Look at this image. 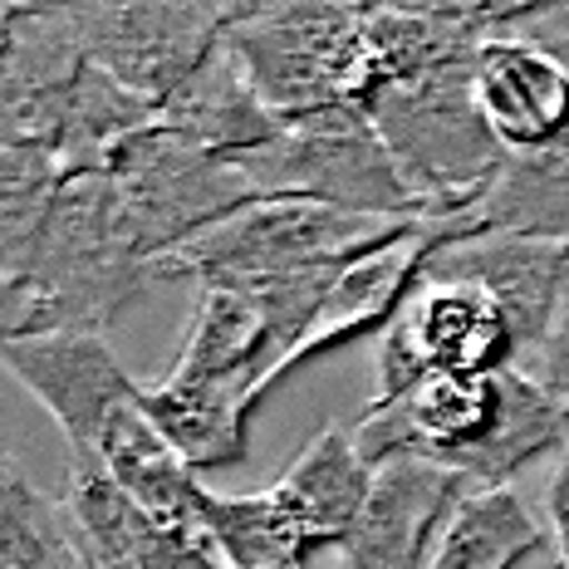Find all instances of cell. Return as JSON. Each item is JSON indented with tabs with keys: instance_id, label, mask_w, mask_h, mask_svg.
<instances>
[{
	"instance_id": "6da1fadb",
	"label": "cell",
	"mask_w": 569,
	"mask_h": 569,
	"mask_svg": "<svg viewBox=\"0 0 569 569\" xmlns=\"http://www.w3.org/2000/svg\"><path fill=\"white\" fill-rule=\"evenodd\" d=\"M477 54L393 79L363 103L427 221H452L477 207V197L511 158L481 118Z\"/></svg>"
},
{
	"instance_id": "7a4b0ae2",
	"label": "cell",
	"mask_w": 569,
	"mask_h": 569,
	"mask_svg": "<svg viewBox=\"0 0 569 569\" xmlns=\"http://www.w3.org/2000/svg\"><path fill=\"white\" fill-rule=\"evenodd\" d=\"M408 221L359 217V211H339L300 197H256L227 211L221 221H211V227H201L197 236H187L182 246L162 251L152 260V276H197L201 284H256L305 276V270H335L343 260L363 256L369 246L388 241Z\"/></svg>"
},
{
	"instance_id": "3957f363",
	"label": "cell",
	"mask_w": 569,
	"mask_h": 569,
	"mask_svg": "<svg viewBox=\"0 0 569 569\" xmlns=\"http://www.w3.org/2000/svg\"><path fill=\"white\" fill-rule=\"evenodd\" d=\"M152 280V260L128 227L113 172L64 182L26 270V284L50 310V329L103 335Z\"/></svg>"
},
{
	"instance_id": "277c9868",
	"label": "cell",
	"mask_w": 569,
	"mask_h": 569,
	"mask_svg": "<svg viewBox=\"0 0 569 569\" xmlns=\"http://www.w3.org/2000/svg\"><path fill=\"white\" fill-rule=\"evenodd\" d=\"M369 6L339 0H284V6H246L227 30V44L241 59L246 79L280 118L335 109V103H369Z\"/></svg>"
},
{
	"instance_id": "5b68a950",
	"label": "cell",
	"mask_w": 569,
	"mask_h": 569,
	"mask_svg": "<svg viewBox=\"0 0 569 569\" xmlns=\"http://www.w3.org/2000/svg\"><path fill=\"white\" fill-rule=\"evenodd\" d=\"M251 197H300L325 201L359 217L408 221L422 217L398 162L388 158L369 109L335 103V109L284 118L280 133L251 152H236Z\"/></svg>"
},
{
	"instance_id": "8992f818",
	"label": "cell",
	"mask_w": 569,
	"mask_h": 569,
	"mask_svg": "<svg viewBox=\"0 0 569 569\" xmlns=\"http://www.w3.org/2000/svg\"><path fill=\"white\" fill-rule=\"evenodd\" d=\"M506 369H516V335L491 290L422 266V280L378 339L369 402H388L437 373L486 378Z\"/></svg>"
},
{
	"instance_id": "52a82bcc",
	"label": "cell",
	"mask_w": 569,
	"mask_h": 569,
	"mask_svg": "<svg viewBox=\"0 0 569 569\" xmlns=\"http://www.w3.org/2000/svg\"><path fill=\"white\" fill-rule=\"evenodd\" d=\"M241 16L227 0H99L79 6V30L93 69L162 109Z\"/></svg>"
},
{
	"instance_id": "ba28073f",
	"label": "cell",
	"mask_w": 569,
	"mask_h": 569,
	"mask_svg": "<svg viewBox=\"0 0 569 569\" xmlns=\"http://www.w3.org/2000/svg\"><path fill=\"white\" fill-rule=\"evenodd\" d=\"M113 182H118V197H123L128 227H133L148 260L182 246L187 236L221 221L227 211L256 201L241 168H236V158L207 152L197 142L168 133V128L142 133L118 158Z\"/></svg>"
},
{
	"instance_id": "9c48e42d",
	"label": "cell",
	"mask_w": 569,
	"mask_h": 569,
	"mask_svg": "<svg viewBox=\"0 0 569 569\" xmlns=\"http://www.w3.org/2000/svg\"><path fill=\"white\" fill-rule=\"evenodd\" d=\"M0 369L54 418L74 467L99 461L103 427L142 388L113 359L109 339L84 335V329H34V335L6 339L0 343Z\"/></svg>"
},
{
	"instance_id": "30bf717a",
	"label": "cell",
	"mask_w": 569,
	"mask_h": 569,
	"mask_svg": "<svg viewBox=\"0 0 569 569\" xmlns=\"http://www.w3.org/2000/svg\"><path fill=\"white\" fill-rule=\"evenodd\" d=\"M79 6H20L10 50L0 59V148H50L84 79Z\"/></svg>"
},
{
	"instance_id": "8fae6325",
	"label": "cell",
	"mask_w": 569,
	"mask_h": 569,
	"mask_svg": "<svg viewBox=\"0 0 569 569\" xmlns=\"http://www.w3.org/2000/svg\"><path fill=\"white\" fill-rule=\"evenodd\" d=\"M477 491L452 467L427 457H393L373 467V491L353 536L343 540V569H427L457 506Z\"/></svg>"
},
{
	"instance_id": "7c38bea8",
	"label": "cell",
	"mask_w": 569,
	"mask_h": 569,
	"mask_svg": "<svg viewBox=\"0 0 569 569\" xmlns=\"http://www.w3.org/2000/svg\"><path fill=\"white\" fill-rule=\"evenodd\" d=\"M437 246H442V227L418 217V221H408V227H398L388 241L369 246L363 256L343 260L335 270V280H329L325 300H319L310 329H305V339L295 343L290 359H284V373L300 369L315 353L335 349V343H349V339L369 335V329L393 325V315L412 295V284L422 280V266Z\"/></svg>"
},
{
	"instance_id": "4fadbf2b",
	"label": "cell",
	"mask_w": 569,
	"mask_h": 569,
	"mask_svg": "<svg viewBox=\"0 0 569 569\" xmlns=\"http://www.w3.org/2000/svg\"><path fill=\"white\" fill-rule=\"evenodd\" d=\"M427 266L486 284L516 335V369L526 373L536 363V353L545 349V335L555 325V310H560V290L569 276V246L516 241V236L442 241L427 256Z\"/></svg>"
},
{
	"instance_id": "5bb4252c",
	"label": "cell",
	"mask_w": 569,
	"mask_h": 569,
	"mask_svg": "<svg viewBox=\"0 0 569 569\" xmlns=\"http://www.w3.org/2000/svg\"><path fill=\"white\" fill-rule=\"evenodd\" d=\"M477 103L506 152H536L569 133V69L516 34H491L477 54Z\"/></svg>"
},
{
	"instance_id": "9a60e30c",
	"label": "cell",
	"mask_w": 569,
	"mask_h": 569,
	"mask_svg": "<svg viewBox=\"0 0 569 569\" xmlns=\"http://www.w3.org/2000/svg\"><path fill=\"white\" fill-rule=\"evenodd\" d=\"M99 467L113 477L118 491L133 501V511L148 520L152 530H201V511H207V486L172 442L158 432V422L142 412V402H123L109 418L99 442Z\"/></svg>"
},
{
	"instance_id": "2e32d148",
	"label": "cell",
	"mask_w": 569,
	"mask_h": 569,
	"mask_svg": "<svg viewBox=\"0 0 569 569\" xmlns=\"http://www.w3.org/2000/svg\"><path fill=\"white\" fill-rule=\"evenodd\" d=\"M437 227H442V241L516 236V241L569 246V133L550 148L511 152L496 182L477 197V207Z\"/></svg>"
},
{
	"instance_id": "e0dca14e",
	"label": "cell",
	"mask_w": 569,
	"mask_h": 569,
	"mask_svg": "<svg viewBox=\"0 0 569 569\" xmlns=\"http://www.w3.org/2000/svg\"><path fill=\"white\" fill-rule=\"evenodd\" d=\"M276 359L280 353L266 305L241 284H201L192 329H187V343L168 378H182V383H246L260 402L270 393Z\"/></svg>"
},
{
	"instance_id": "ac0fdd59",
	"label": "cell",
	"mask_w": 569,
	"mask_h": 569,
	"mask_svg": "<svg viewBox=\"0 0 569 569\" xmlns=\"http://www.w3.org/2000/svg\"><path fill=\"white\" fill-rule=\"evenodd\" d=\"M280 496V506L295 516V526L305 530L310 545H339L353 536L363 506L373 491V467L359 452L353 422H325L310 442L300 447V457L280 471V481L270 486Z\"/></svg>"
},
{
	"instance_id": "d6986e66",
	"label": "cell",
	"mask_w": 569,
	"mask_h": 569,
	"mask_svg": "<svg viewBox=\"0 0 569 569\" xmlns=\"http://www.w3.org/2000/svg\"><path fill=\"white\" fill-rule=\"evenodd\" d=\"M158 113H162L168 133L197 142V148H207V152H221V158L251 152L280 133V118L266 109V99H260L256 84L246 79L241 59H236L227 40L182 79V89H177Z\"/></svg>"
},
{
	"instance_id": "ffe728a7",
	"label": "cell",
	"mask_w": 569,
	"mask_h": 569,
	"mask_svg": "<svg viewBox=\"0 0 569 569\" xmlns=\"http://www.w3.org/2000/svg\"><path fill=\"white\" fill-rule=\"evenodd\" d=\"M138 402L192 471H217L246 457V422L256 412V393L246 383L162 378L138 388Z\"/></svg>"
},
{
	"instance_id": "44dd1931",
	"label": "cell",
	"mask_w": 569,
	"mask_h": 569,
	"mask_svg": "<svg viewBox=\"0 0 569 569\" xmlns=\"http://www.w3.org/2000/svg\"><path fill=\"white\" fill-rule=\"evenodd\" d=\"M152 128H162L158 103H148L142 93L123 89L118 79H109L103 69L89 64L84 79L74 84L64 123H59L54 162H59V172H64V182L113 172L118 158H123L142 133H152Z\"/></svg>"
},
{
	"instance_id": "7402d4cb",
	"label": "cell",
	"mask_w": 569,
	"mask_h": 569,
	"mask_svg": "<svg viewBox=\"0 0 569 569\" xmlns=\"http://www.w3.org/2000/svg\"><path fill=\"white\" fill-rule=\"evenodd\" d=\"M540 540L545 526L511 486H477L447 520L427 569H516L540 550Z\"/></svg>"
},
{
	"instance_id": "603a6c76",
	"label": "cell",
	"mask_w": 569,
	"mask_h": 569,
	"mask_svg": "<svg viewBox=\"0 0 569 569\" xmlns=\"http://www.w3.org/2000/svg\"><path fill=\"white\" fill-rule=\"evenodd\" d=\"M201 536L217 545L227 569H305L315 550L270 486L246 496L211 491L201 511Z\"/></svg>"
},
{
	"instance_id": "cb8c5ba5",
	"label": "cell",
	"mask_w": 569,
	"mask_h": 569,
	"mask_svg": "<svg viewBox=\"0 0 569 569\" xmlns=\"http://www.w3.org/2000/svg\"><path fill=\"white\" fill-rule=\"evenodd\" d=\"M59 511H64L69 540H74L79 560L89 569H142L138 565L142 516L133 511V501L118 491L113 477L99 467V461L69 471Z\"/></svg>"
},
{
	"instance_id": "d4e9b609",
	"label": "cell",
	"mask_w": 569,
	"mask_h": 569,
	"mask_svg": "<svg viewBox=\"0 0 569 569\" xmlns=\"http://www.w3.org/2000/svg\"><path fill=\"white\" fill-rule=\"evenodd\" d=\"M64 172L50 148H0V276L26 284L30 256L40 246Z\"/></svg>"
},
{
	"instance_id": "484cf974",
	"label": "cell",
	"mask_w": 569,
	"mask_h": 569,
	"mask_svg": "<svg viewBox=\"0 0 569 569\" xmlns=\"http://www.w3.org/2000/svg\"><path fill=\"white\" fill-rule=\"evenodd\" d=\"M69 545L59 501L40 491L20 457L0 452V569H50Z\"/></svg>"
},
{
	"instance_id": "4316f807",
	"label": "cell",
	"mask_w": 569,
	"mask_h": 569,
	"mask_svg": "<svg viewBox=\"0 0 569 569\" xmlns=\"http://www.w3.org/2000/svg\"><path fill=\"white\" fill-rule=\"evenodd\" d=\"M138 565L142 569H227L217 545L201 536V530H152L148 520H142Z\"/></svg>"
},
{
	"instance_id": "83f0119b",
	"label": "cell",
	"mask_w": 569,
	"mask_h": 569,
	"mask_svg": "<svg viewBox=\"0 0 569 569\" xmlns=\"http://www.w3.org/2000/svg\"><path fill=\"white\" fill-rule=\"evenodd\" d=\"M545 393H555L560 402H569V276L560 290V310H555V325L545 335V349L536 353V363L526 369Z\"/></svg>"
},
{
	"instance_id": "f1b7e54d",
	"label": "cell",
	"mask_w": 569,
	"mask_h": 569,
	"mask_svg": "<svg viewBox=\"0 0 569 569\" xmlns=\"http://www.w3.org/2000/svg\"><path fill=\"white\" fill-rule=\"evenodd\" d=\"M34 329H50V310H44V300L30 290V284L0 276V343L20 339V335H34Z\"/></svg>"
},
{
	"instance_id": "f546056e",
	"label": "cell",
	"mask_w": 569,
	"mask_h": 569,
	"mask_svg": "<svg viewBox=\"0 0 569 569\" xmlns=\"http://www.w3.org/2000/svg\"><path fill=\"white\" fill-rule=\"evenodd\" d=\"M545 516H550V540H555V560L569 569V447L560 452V467H555L550 496H545Z\"/></svg>"
},
{
	"instance_id": "4dcf8cb0",
	"label": "cell",
	"mask_w": 569,
	"mask_h": 569,
	"mask_svg": "<svg viewBox=\"0 0 569 569\" xmlns=\"http://www.w3.org/2000/svg\"><path fill=\"white\" fill-rule=\"evenodd\" d=\"M16 20H20V6H0V59L10 50V34H16Z\"/></svg>"
},
{
	"instance_id": "1f68e13d",
	"label": "cell",
	"mask_w": 569,
	"mask_h": 569,
	"mask_svg": "<svg viewBox=\"0 0 569 569\" xmlns=\"http://www.w3.org/2000/svg\"><path fill=\"white\" fill-rule=\"evenodd\" d=\"M550 569H565V565H560V560H550Z\"/></svg>"
}]
</instances>
